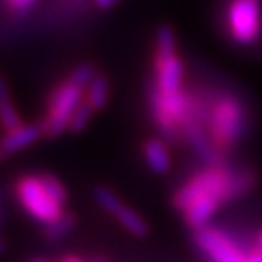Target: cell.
<instances>
[{"instance_id":"cell-1","label":"cell","mask_w":262,"mask_h":262,"mask_svg":"<svg viewBox=\"0 0 262 262\" xmlns=\"http://www.w3.org/2000/svg\"><path fill=\"white\" fill-rule=\"evenodd\" d=\"M255 184V175L246 169H231L228 166L208 164L180 186L173 196V204L186 211L196 202H209L221 208L226 202L248 193Z\"/></svg>"},{"instance_id":"cell-2","label":"cell","mask_w":262,"mask_h":262,"mask_svg":"<svg viewBox=\"0 0 262 262\" xmlns=\"http://www.w3.org/2000/svg\"><path fill=\"white\" fill-rule=\"evenodd\" d=\"M202 126L208 129V135L217 151H228L242 139L246 131V111L241 100L229 93L219 95L209 104Z\"/></svg>"},{"instance_id":"cell-3","label":"cell","mask_w":262,"mask_h":262,"mask_svg":"<svg viewBox=\"0 0 262 262\" xmlns=\"http://www.w3.org/2000/svg\"><path fill=\"white\" fill-rule=\"evenodd\" d=\"M153 84L160 95L171 97L182 93L184 66L177 53V38L169 26H160L155 37V57H153Z\"/></svg>"},{"instance_id":"cell-4","label":"cell","mask_w":262,"mask_h":262,"mask_svg":"<svg viewBox=\"0 0 262 262\" xmlns=\"http://www.w3.org/2000/svg\"><path fill=\"white\" fill-rule=\"evenodd\" d=\"M86 98V86H82L77 78L68 75L64 82H60L49 95L46 119L40 124L46 137H58L70 127L71 117Z\"/></svg>"},{"instance_id":"cell-5","label":"cell","mask_w":262,"mask_h":262,"mask_svg":"<svg viewBox=\"0 0 262 262\" xmlns=\"http://www.w3.org/2000/svg\"><path fill=\"white\" fill-rule=\"evenodd\" d=\"M226 29L238 46H250L262 33V0H228Z\"/></svg>"},{"instance_id":"cell-6","label":"cell","mask_w":262,"mask_h":262,"mask_svg":"<svg viewBox=\"0 0 262 262\" xmlns=\"http://www.w3.org/2000/svg\"><path fill=\"white\" fill-rule=\"evenodd\" d=\"M16 199L35 221L51 224L64 213V206L49 195L40 175H26L16 180Z\"/></svg>"},{"instance_id":"cell-7","label":"cell","mask_w":262,"mask_h":262,"mask_svg":"<svg viewBox=\"0 0 262 262\" xmlns=\"http://www.w3.org/2000/svg\"><path fill=\"white\" fill-rule=\"evenodd\" d=\"M196 246L204 251L211 262H246L248 255L241 250V246L229 237L228 233L217 228H204L195 231Z\"/></svg>"},{"instance_id":"cell-8","label":"cell","mask_w":262,"mask_h":262,"mask_svg":"<svg viewBox=\"0 0 262 262\" xmlns=\"http://www.w3.org/2000/svg\"><path fill=\"white\" fill-rule=\"evenodd\" d=\"M95 199H97L98 204L102 206V209L113 215L129 233L137 235V237H144L147 233V224L144 222V219L137 211L126 208L124 202L113 191H110L107 188H97L95 189Z\"/></svg>"},{"instance_id":"cell-9","label":"cell","mask_w":262,"mask_h":262,"mask_svg":"<svg viewBox=\"0 0 262 262\" xmlns=\"http://www.w3.org/2000/svg\"><path fill=\"white\" fill-rule=\"evenodd\" d=\"M180 135L184 137L186 142L193 147V151L201 157L206 164H219L221 162V153L217 151V147L213 146L211 139H209L208 131H204V126L201 122H196L195 119L189 117L182 127H180Z\"/></svg>"},{"instance_id":"cell-10","label":"cell","mask_w":262,"mask_h":262,"mask_svg":"<svg viewBox=\"0 0 262 262\" xmlns=\"http://www.w3.org/2000/svg\"><path fill=\"white\" fill-rule=\"evenodd\" d=\"M42 135H44V129L37 124H29V126L22 124L15 129L6 131L4 139H2V155H13V153L22 151L37 142Z\"/></svg>"},{"instance_id":"cell-11","label":"cell","mask_w":262,"mask_h":262,"mask_svg":"<svg viewBox=\"0 0 262 262\" xmlns=\"http://www.w3.org/2000/svg\"><path fill=\"white\" fill-rule=\"evenodd\" d=\"M147 100H149V110H151V115H153V120H155L157 127L160 129L166 139H175L177 135L180 133L179 126L173 122V119L169 117V113L166 111V107L162 106V100H160V95L157 91L155 84H149L147 88Z\"/></svg>"},{"instance_id":"cell-12","label":"cell","mask_w":262,"mask_h":262,"mask_svg":"<svg viewBox=\"0 0 262 262\" xmlns=\"http://www.w3.org/2000/svg\"><path fill=\"white\" fill-rule=\"evenodd\" d=\"M144 159L147 166L159 175L168 173L171 168V157H169L168 147L159 139H151L144 144Z\"/></svg>"},{"instance_id":"cell-13","label":"cell","mask_w":262,"mask_h":262,"mask_svg":"<svg viewBox=\"0 0 262 262\" xmlns=\"http://www.w3.org/2000/svg\"><path fill=\"white\" fill-rule=\"evenodd\" d=\"M107 95H110V84L104 77L97 75L86 88V100L95 107V111H98L106 106Z\"/></svg>"},{"instance_id":"cell-14","label":"cell","mask_w":262,"mask_h":262,"mask_svg":"<svg viewBox=\"0 0 262 262\" xmlns=\"http://www.w3.org/2000/svg\"><path fill=\"white\" fill-rule=\"evenodd\" d=\"M73 226H75V217L71 215V213L64 211L57 221H53L51 224H46L44 237L51 242H57V241H60L62 237H66V235L70 233L71 229H73Z\"/></svg>"},{"instance_id":"cell-15","label":"cell","mask_w":262,"mask_h":262,"mask_svg":"<svg viewBox=\"0 0 262 262\" xmlns=\"http://www.w3.org/2000/svg\"><path fill=\"white\" fill-rule=\"evenodd\" d=\"M0 117H2V126L6 131H11L15 127L22 126V120L16 113V110L13 107L11 98H9L8 88L2 86V102H0Z\"/></svg>"},{"instance_id":"cell-16","label":"cell","mask_w":262,"mask_h":262,"mask_svg":"<svg viewBox=\"0 0 262 262\" xmlns=\"http://www.w3.org/2000/svg\"><path fill=\"white\" fill-rule=\"evenodd\" d=\"M93 113H95V107L84 98L80 102V106L77 107V111L73 113V117H71V122L68 129H70L71 133H80V131H84V127L90 124Z\"/></svg>"},{"instance_id":"cell-17","label":"cell","mask_w":262,"mask_h":262,"mask_svg":"<svg viewBox=\"0 0 262 262\" xmlns=\"http://www.w3.org/2000/svg\"><path fill=\"white\" fill-rule=\"evenodd\" d=\"M42 177V182H44L46 189L51 196H53L55 201L60 202L62 206L68 202V193H66V188L62 186V182L58 179H55L53 175H40Z\"/></svg>"},{"instance_id":"cell-18","label":"cell","mask_w":262,"mask_h":262,"mask_svg":"<svg viewBox=\"0 0 262 262\" xmlns=\"http://www.w3.org/2000/svg\"><path fill=\"white\" fill-rule=\"evenodd\" d=\"M37 4V0H6V6L13 13H26Z\"/></svg>"},{"instance_id":"cell-19","label":"cell","mask_w":262,"mask_h":262,"mask_svg":"<svg viewBox=\"0 0 262 262\" xmlns=\"http://www.w3.org/2000/svg\"><path fill=\"white\" fill-rule=\"evenodd\" d=\"M246 262H262V250H258L257 246H255L253 250L248 253V260Z\"/></svg>"},{"instance_id":"cell-20","label":"cell","mask_w":262,"mask_h":262,"mask_svg":"<svg viewBox=\"0 0 262 262\" xmlns=\"http://www.w3.org/2000/svg\"><path fill=\"white\" fill-rule=\"evenodd\" d=\"M119 0H93V4L97 6L98 9H110L117 4Z\"/></svg>"},{"instance_id":"cell-21","label":"cell","mask_w":262,"mask_h":262,"mask_svg":"<svg viewBox=\"0 0 262 262\" xmlns=\"http://www.w3.org/2000/svg\"><path fill=\"white\" fill-rule=\"evenodd\" d=\"M62 262H84L80 257H75V255H70V257H66Z\"/></svg>"},{"instance_id":"cell-22","label":"cell","mask_w":262,"mask_h":262,"mask_svg":"<svg viewBox=\"0 0 262 262\" xmlns=\"http://www.w3.org/2000/svg\"><path fill=\"white\" fill-rule=\"evenodd\" d=\"M257 248H258V250H262V231L258 233V237H257Z\"/></svg>"},{"instance_id":"cell-23","label":"cell","mask_w":262,"mask_h":262,"mask_svg":"<svg viewBox=\"0 0 262 262\" xmlns=\"http://www.w3.org/2000/svg\"><path fill=\"white\" fill-rule=\"evenodd\" d=\"M91 262H104V260H102V258H93Z\"/></svg>"},{"instance_id":"cell-24","label":"cell","mask_w":262,"mask_h":262,"mask_svg":"<svg viewBox=\"0 0 262 262\" xmlns=\"http://www.w3.org/2000/svg\"><path fill=\"white\" fill-rule=\"evenodd\" d=\"M35 262H46V260H44V258H37Z\"/></svg>"}]
</instances>
